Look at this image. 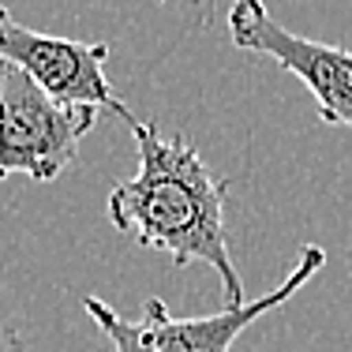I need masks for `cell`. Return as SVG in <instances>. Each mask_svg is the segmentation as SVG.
Instances as JSON below:
<instances>
[{
	"label": "cell",
	"mask_w": 352,
	"mask_h": 352,
	"mask_svg": "<svg viewBox=\"0 0 352 352\" xmlns=\"http://www.w3.org/2000/svg\"><path fill=\"white\" fill-rule=\"evenodd\" d=\"M94 124L98 109L56 102L27 72L0 60V180L15 173L38 184L56 180Z\"/></svg>",
	"instance_id": "cell-3"
},
{
	"label": "cell",
	"mask_w": 352,
	"mask_h": 352,
	"mask_svg": "<svg viewBox=\"0 0 352 352\" xmlns=\"http://www.w3.org/2000/svg\"><path fill=\"white\" fill-rule=\"evenodd\" d=\"M0 60L27 72L56 102L109 109L124 124L131 120L128 105L120 102V94L105 79L109 41H75V38L41 34V30L15 23V15L0 4Z\"/></svg>",
	"instance_id": "cell-5"
},
{
	"label": "cell",
	"mask_w": 352,
	"mask_h": 352,
	"mask_svg": "<svg viewBox=\"0 0 352 352\" xmlns=\"http://www.w3.org/2000/svg\"><path fill=\"white\" fill-rule=\"evenodd\" d=\"M139 150V173L113 184L109 221L142 248L165 251L176 266L206 263L221 278L225 307L244 304V281L229 255L225 195L229 180L210 173L206 157L188 139L162 135L154 120H128Z\"/></svg>",
	"instance_id": "cell-1"
},
{
	"label": "cell",
	"mask_w": 352,
	"mask_h": 352,
	"mask_svg": "<svg viewBox=\"0 0 352 352\" xmlns=\"http://www.w3.org/2000/svg\"><path fill=\"white\" fill-rule=\"evenodd\" d=\"M229 34L236 49L263 53L274 64H281L289 75H296L315 94L318 120L322 124H345L352 128V49L326 45L292 34L281 27L263 0H236L229 12Z\"/></svg>",
	"instance_id": "cell-4"
},
{
	"label": "cell",
	"mask_w": 352,
	"mask_h": 352,
	"mask_svg": "<svg viewBox=\"0 0 352 352\" xmlns=\"http://www.w3.org/2000/svg\"><path fill=\"white\" fill-rule=\"evenodd\" d=\"M0 352H23V341H19V330L8 322H0Z\"/></svg>",
	"instance_id": "cell-6"
},
{
	"label": "cell",
	"mask_w": 352,
	"mask_h": 352,
	"mask_svg": "<svg viewBox=\"0 0 352 352\" xmlns=\"http://www.w3.org/2000/svg\"><path fill=\"white\" fill-rule=\"evenodd\" d=\"M322 266H326V251L318 244H304L278 289L263 292L251 304L225 307V311L214 315H173L157 296H150L142 304L139 318H124L116 307H109L98 296L82 300V311L98 322V330L109 338L113 352H229L251 322H258L274 307H281L285 300H292Z\"/></svg>",
	"instance_id": "cell-2"
},
{
	"label": "cell",
	"mask_w": 352,
	"mask_h": 352,
	"mask_svg": "<svg viewBox=\"0 0 352 352\" xmlns=\"http://www.w3.org/2000/svg\"><path fill=\"white\" fill-rule=\"evenodd\" d=\"M157 4H165V0H157Z\"/></svg>",
	"instance_id": "cell-7"
}]
</instances>
